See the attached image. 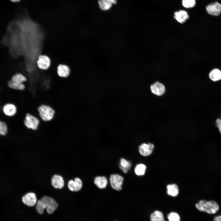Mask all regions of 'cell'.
<instances>
[{"label":"cell","instance_id":"13","mask_svg":"<svg viewBox=\"0 0 221 221\" xmlns=\"http://www.w3.org/2000/svg\"><path fill=\"white\" fill-rule=\"evenodd\" d=\"M51 184L55 188L61 189L64 186V181L60 175L55 174L52 176L51 179Z\"/></svg>","mask_w":221,"mask_h":221},{"label":"cell","instance_id":"7","mask_svg":"<svg viewBox=\"0 0 221 221\" xmlns=\"http://www.w3.org/2000/svg\"><path fill=\"white\" fill-rule=\"evenodd\" d=\"M154 147V144L152 143H143L139 146L138 151L142 156L147 157L152 154Z\"/></svg>","mask_w":221,"mask_h":221},{"label":"cell","instance_id":"3","mask_svg":"<svg viewBox=\"0 0 221 221\" xmlns=\"http://www.w3.org/2000/svg\"><path fill=\"white\" fill-rule=\"evenodd\" d=\"M40 119L44 122H49L53 119L54 117L55 111L51 106L42 104L37 108Z\"/></svg>","mask_w":221,"mask_h":221},{"label":"cell","instance_id":"20","mask_svg":"<svg viewBox=\"0 0 221 221\" xmlns=\"http://www.w3.org/2000/svg\"><path fill=\"white\" fill-rule=\"evenodd\" d=\"M7 85L10 88L16 90L23 91L25 89V86L24 83H18L10 79L7 82Z\"/></svg>","mask_w":221,"mask_h":221},{"label":"cell","instance_id":"5","mask_svg":"<svg viewBox=\"0 0 221 221\" xmlns=\"http://www.w3.org/2000/svg\"><path fill=\"white\" fill-rule=\"evenodd\" d=\"M151 93L154 96L161 97L165 95L166 91V88L164 84L157 81L152 84L149 87Z\"/></svg>","mask_w":221,"mask_h":221},{"label":"cell","instance_id":"8","mask_svg":"<svg viewBox=\"0 0 221 221\" xmlns=\"http://www.w3.org/2000/svg\"><path fill=\"white\" fill-rule=\"evenodd\" d=\"M22 200L24 204L29 207L34 206L37 202L36 194L31 192H28L23 196Z\"/></svg>","mask_w":221,"mask_h":221},{"label":"cell","instance_id":"21","mask_svg":"<svg viewBox=\"0 0 221 221\" xmlns=\"http://www.w3.org/2000/svg\"><path fill=\"white\" fill-rule=\"evenodd\" d=\"M210 78L214 81L221 79V71L218 69H215L211 71L209 74Z\"/></svg>","mask_w":221,"mask_h":221},{"label":"cell","instance_id":"19","mask_svg":"<svg viewBox=\"0 0 221 221\" xmlns=\"http://www.w3.org/2000/svg\"><path fill=\"white\" fill-rule=\"evenodd\" d=\"M131 166V164L130 161L123 158L121 159L119 167L124 173H127Z\"/></svg>","mask_w":221,"mask_h":221},{"label":"cell","instance_id":"29","mask_svg":"<svg viewBox=\"0 0 221 221\" xmlns=\"http://www.w3.org/2000/svg\"><path fill=\"white\" fill-rule=\"evenodd\" d=\"M214 221H221V215L215 217Z\"/></svg>","mask_w":221,"mask_h":221},{"label":"cell","instance_id":"31","mask_svg":"<svg viewBox=\"0 0 221 221\" xmlns=\"http://www.w3.org/2000/svg\"><path fill=\"white\" fill-rule=\"evenodd\" d=\"M220 119H221V118Z\"/></svg>","mask_w":221,"mask_h":221},{"label":"cell","instance_id":"25","mask_svg":"<svg viewBox=\"0 0 221 221\" xmlns=\"http://www.w3.org/2000/svg\"><path fill=\"white\" fill-rule=\"evenodd\" d=\"M8 132V127L4 121L0 120V136H5Z\"/></svg>","mask_w":221,"mask_h":221},{"label":"cell","instance_id":"30","mask_svg":"<svg viewBox=\"0 0 221 221\" xmlns=\"http://www.w3.org/2000/svg\"><path fill=\"white\" fill-rule=\"evenodd\" d=\"M13 2H17L20 1L21 0H10Z\"/></svg>","mask_w":221,"mask_h":221},{"label":"cell","instance_id":"11","mask_svg":"<svg viewBox=\"0 0 221 221\" xmlns=\"http://www.w3.org/2000/svg\"><path fill=\"white\" fill-rule=\"evenodd\" d=\"M2 110L3 113L6 116L11 117L16 114L17 109V107L14 104L8 103L3 106Z\"/></svg>","mask_w":221,"mask_h":221},{"label":"cell","instance_id":"6","mask_svg":"<svg viewBox=\"0 0 221 221\" xmlns=\"http://www.w3.org/2000/svg\"><path fill=\"white\" fill-rule=\"evenodd\" d=\"M124 178L121 175L118 174H113L110 178V183L111 187L117 191L122 189V185Z\"/></svg>","mask_w":221,"mask_h":221},{"label":"cell","instance_id":"16","mask_svg":"<svg viewBox=\"0 0 221 221\" xmlns=\"http://www.w3.org/2000/svg\"><path fill=\"white\" fill-rule=\"evenodd\" d=\"M167 193L168 195L176 197L179 194V190L177 185L174 183L168 184L166 186Z\"/></svg>","mask_w":221,"mask_h":221},{"label":"cell","instance_id":"15","mask_svg":"<svg viewBox=\"0 0 221 221\" xmlns=\"http://www.w3.org/2000/svg\"><path fill=\"white\" fill-rule=\"evenodd\" d=\"M189 17L187 12L184 10H180L174 13V18L181 24L184 22Z\"/></svg>","mask_w":221,"mask_h":221},{"label":"cell","instance_id":"4","mask_svg":"<svg viewBox=\"0 0 221 221\" xmlns=\"http://www.w3.org/2000/svg\"><path fill=\"white\" fill-rule=\"evenodd\" d=\"M40 122L39 118L29 113L26 115L24 121L25 127L29 129L33 130H37Z\"/></svg>","mask_w":221,"mask_h":221},{"label":"cell","instance_id":"9","mask_svg":"<svg viewBox=\"0 0 221 221\" xmlns=\"http://www.w3.org/2000/svg\"><path fill=\"white\" fill-rule=\"evenodd\" d=\"M206 8L208 13L212 15L218 16L221 13V4L218 2L211 3Z\"/></svg>","mask_w":221,"mask_h":221},{"label":"cell","instance_id":"14","mask_svg":"<svg viewBox=\"0 0 221 221\" xmlns=\"http://www.w3.org/2000/svg\"><path fill=\"white\" fill-rule=\"evenodd\" d=\"M57 72L58 75L60 77L66 78L69 76L70 70L69 67L67 65L60 64L57 67Z\"/></svg>","mask_w":221,"mask_h":221},{"label":"cell","instance_id":"26","mask_svg":"<svg viewBox=\"0 0 221 221\" xmlns=\"http://www.w3.org/2000/svg\"><path fill=\"white\" fill-rule=\"evenodd\" d=\"M182 4L183 6L186 8H192L195 6L196 0H182Z\"/></svg>","mask_w":221,"mask_h":221},{"label":"cell","instance_id":"1","mask_svg":"<svg viewBox=\"0 0 221 221\" xmlns=\"http://www.w3.org/2000/svg\"><path fill=\"white\" fill-rule=\"evenodd\" d=\"M58 206L57 203L53 199L44 196L37 201L36 209L38 213L42 214L43 213L44 210L46 209L47 213L51 214L55 211Z\"/></svg>","mask_w":221,"mask_h":221},{"label":"cell","instance_id":"28","mask_svg":"<svg viewBox=\"0 0 221 221\" xmlns=\"http://www.w3.org/2000/svg\"><path fill=\"white\" fill-rule=\"evenodd\" d=\"M216 126L218 128L221 134V119L219 118L217 119L216 120Z\"/></svg>","mask_w":221,"mask_h":221},{"label":"cell","instance_id":"17","mask_svg":"<svg viewBox=\"0 0 221 221\" xmlns=\"http://www.w3.org/2000/svg\"><path fill=\"white\" fill-rule=\"evenodd\" d=\"M94 183L98 188L103 189L106 187L108 181L106 177L104 176H97L95 177Z\"/></svg>","mask_w":221,"mask_h":221},{"label":"cell","instance_id":"18","mask_svg":"<svg viewBox=\"0 0 221 221\" xmlns=\"http://www.w3.org/2000/svg\"><path fill=\"white\" fill-rule=\"evenodd\" d=\"M98 4L100 9L104 11L110 10L113 5L110 0H98Z\"/></svg>","mask_w":221,"mask_h":221},{"label":"cell","instance_id":"23","mask_svg":"<svg viewBox=\"0 0 221 221\" xmlns=\"http://www.w3.org/2000/svg\"><path fill=\"white\" fill-rule=\"evenodd\" d=\"M150 221H165L162 213L158 211H156L150 215Z\"/></svg>","mask_w":221,"mask_h":221},{"label":"cell","instance_id":"2","mask_svg":"<svg viewBox=\"0 0 221 221\" xmlns=\"http://www.w3.org/2000/svg\"><path fill=\"white\" fill-rule=\"evenodd\" d=\"M195 206L200 211L210 214L215 213L219 208L218 204L214 200H201L196 204Z\"/></svg>","mask_w":221,"mask_h":221},{"label":"cell","instance_id":"22","mask_svg":"<svg viewBox=\"0 0 221 221\" xmlns=\"http://www.w3.org/2000/svg\"><path fill=\"white\" fill-rule=\"evenodd\" d=\"M10 79L18 83H23L27 81L26 78L24 75L20 73L14 74L11 77Z\"/></svg>","mask_w":221,"mask_h":221},{"label":"cell","instance_id":"24","mask_svg":"<svg viewBox=\"0 0 221 221\" xmlns=\"http://www.w3.org/2000/svg\"><path fill=\"white\" fill-rule=\"evenodd\" d=\"M146 169V166L145 164L140 163L138 164L136 166L134 170L137 175L142 176L145 174Z\"/></svg>","mask_w":221,"mask_h":221},{"label":"cell","instance_id":"10","mask_svg":"<svg viewBox=\"0 0 221 221\" xmlns=\"http://www.w3.org/2000/svg\"><path fill=\"white\" fill-rule=\"evenodd\" d=\"M37 64L39 68L44 70H46L51 65L50 59L46 55H41L38 57Z\"/></svg>","mask_w":221,"mask_h":221},{"label":"cell","instance_id":"12","mask_svg":"<svg viewBox=\"0 0 221 221\" xmlns=\"http://www.w3.org/2000/svg\"><path fill=\"white\" fill-rule=\"evenodd\" d=\"M82 182L78 177H76L74 180H70L68 184L69 189L71 191L77 192L80 191L82 187Z\"/></svg>","mask_w":221,"mask_h":221},{"label":"cell","instance_id":"27","mask_svg":"<svg viewBox=\"0 0 221 221\" xmlns=\"http://www.w3.org/2000/svg\"><path fill=\"white\" fill-rule=\"evenodd\" d=\"M169 221H180V217L178 214L174 212L169 213L167 215Z\"/></svg>","mask_w":221,"mask_h":221}]
</instances>
